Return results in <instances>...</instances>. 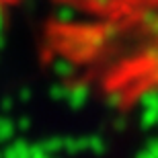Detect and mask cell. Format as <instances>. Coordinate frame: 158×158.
I'll use <instances>...</instances> for the list:
<instances>
[{"mask_svg":"<svg viewBox=\"0 0 158 158\" xmlns=\"http://www.w3.org/2000/svg\"><path fill=\"white\" fill-rule=\"evenodd\" d=\"M52 2L93 21H107V23L134 21L158 10V0H52Z\"/></svg>","mask_w":158,"mask_h":158,"instance_id":"6da1fadb","label":"cell"},{"mask_svg":"<svg viewBox=\"0 0 158 158\" xmlns=\"http://www.w3.org/2000/svg\"><path fill=\"white\" fill-rule=\"evenodd\" d=\"M19 0H0V4H17Z\"/></svg>","mask_w":158,"mask_h":158,"instance_id":"7a4b0ae2","label":"cell"}]
</instances>
